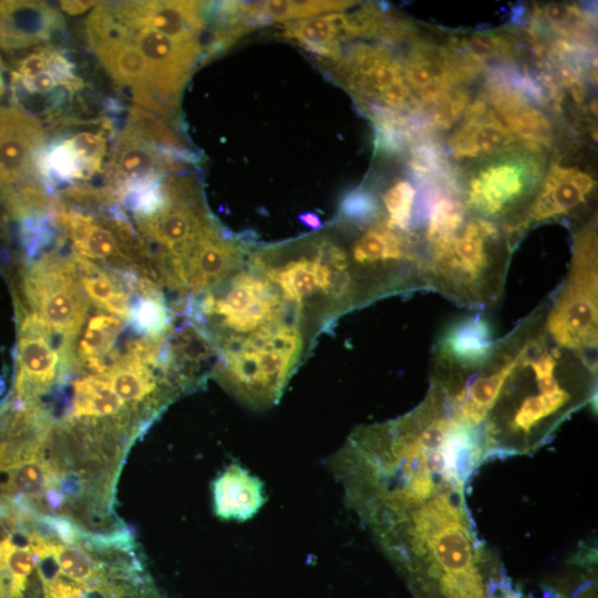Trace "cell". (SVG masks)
I'll return each mask as SVG.
<instances>
[{
  "instance_id": "8992f818",
  "label": "cell",
  "mask_w": 598,
  "mask_h": 598,
  "mask_svg": "<svg viewBox=\"0 0 598 598\" xmlns=\"http://www.w3.org/2000/svg\"><path fill=\"white\" fill-rule=\"evenodd\" d=\"M77 275L73 260L46 255L32 266L25 278V291L31 303L67 340L79 335L88 311Z\"/></svg>"
},
{
  "instance_id": "2e32d148",
  "label": "cell",
  "mask_w": 598,
  "mask_h": 598,
  "mask_svg": "<svg viewBox=\"0 0 598 598\" xmlns=\"http://www.w3.org/2000/svg\"><path fill=\"white\" fill-rule=\"evenodd\" d=\"M212 490L214 511L222 519L247 521L265 502L263 483L238 464L224 470Z\"/></svg>"
},
{
  "instance_id": "277c9868",
  "label": "cell",
  "mask_w": 598,
  "mask_h": 598,
  "mask_svg": "<svg viewBox=\"0 0 598 598\" xmlns=\"http://www.w3.org/2000/svg\"><path fill=\"white\" fill-rule=\"evenodd\" d=\"M534 155H500L462 190L467 210L499 224L515 244L528 231V213L543 180Z\"/></svg>"
},
{
  "instance_id": "44dd1931",
  "label": "cell",
  "mask_w": 598,
  "mask_h": 598,
  "mask_svg": "<svg viewBox=\"0 0 598 598\" xmlns=\"http://www.w3.org/2000/svg\"><path fill=\"white\" fill-rule=\"evenodd\" d=\"M535 17L543 20L551 29L573 40L586 43L588 32V19L576 7L551 4L536 9Z\"/></svg>"
},
{
  "instance_id": "4316f807",
  "label": "cell",
  "mask_w": 598,
  "mask_h": 598,
  "mask_svg": "<svg viewBox=\"0 0 598 598\" xmlns=\"http://www.w3.org/2000/svg\"><path fill=\"white\" fill-rule=\"evenodd\" d=\"M7 65H5V62L2 58V55H0V99H2L4 96H5V93L8 91V85H7Z\"/></svg>"
},
{
  "instance_id": "ba28073f",
  "label": "cell",
  "mask_w": 598,
  "mask_h": 598,
  "mask_svg": "<svg viewBox=\"0 0 598 598\" xmlns=\"http://www.w3.org/2000/svg\"><path fill=\"white\" fill-rule=\"evenodd\" d=\"M495 342L493 327L485 314L456 321L435 344L431 381L443 385L463 382L488 359Z\"/></svg>"
},
{
  "instance_id": "484cf974",
  "label": "cell",
  "mask_w": 598,
  "mask_h": 598,
  "mask_svg": "<svg viewBox=\"0 0 598 598\" xmlns=\"http://www.w3.org/2000/svg\"><path fill=\"white\" fill-rule=\"evenodd\" d=\"M299 219H301L304 224H307L308 227L314 230H318L322 227L321 218L315 214L307 213L301 215Z\"/></svg>"
},
{
  "instance_id": "cb8c5ba5",
  "label": "cell",
  "mask_w": 598,
  "mask_h": 598,
  "mask_svg": "<svg viewBox=\"0 0 598 598\" xmlns=\"http://www.w3.org/2000/svg\"><path fill=\"white\" fill-rule=\"evenodd\" d=\"M61 10L69 15H82L98 5L97 2H60Z\"/></svg>"
},
{
  "instance_id": "8fae6325",
  "label": "cell",
  "mask_w": 598,
  "mask_h": 598,
  "mask_svg": "<svg viewBox=\"0 0 598 598\" xmlns=\"http://www.w3.org/2000/svg\"><path fill=\"white\" fill-rule=\"evenodd\" d=\"M186 166L187 164L166 150L124 128L119 133L110 155L106 171V188L117 200V194L129 186L179 175Z\"/></svg>"
},
{
  "instance_id": "7402d4cb",
  "label": "cell",
  "mask_w": 598,
  "mask_h": 598,
  "mask_svg": "<svg viewBox=\"0 0 598 598\" xmlns=\"http://www.w3.org/2000/svg\"><path fill=\"white\" fill-rule=\"evenodd\" d=\"M107 136L109 135L103 127L95 132L86 130L65 136L73 152L82 162L89 180L95 175L103 172L108 150Z\"/></svg>"
},
{
  "instance_id": "7c38bea8",
  "label": "cell",
  "mask_w": 598,
  "mask_h": 598,
  "mask_svg": "<svg viewBox=\"0 0 598 598\" xmlns=\"http://www.w3.org/2000/svg\"><path fill=\"white\" fill-rule=\"evenodd\" d=\"M122 20L153 28L174 40L201 46L205 28V5L198 2H120L111 3Z\"/></svg>"
},
{
  "instance_id": "4fadbf2b",
  "label": "cell",
  "mask_w": 598,
  "mask_h": 598,
  "mask_svg": "<svg viewBox=\"0 0 598 598\" xmlns=\"http://www.w3.org/2000/svg\"><path fill=\"white\" fill-rule=\"evenodd\" d=\"M514 141L513 134L481 97L469 105L448 146L457 160H475L503 155Z\"/></svg>"
},
{
  "instance_id": "9c48e42d",
  "label": "cell",
  "mask_w": 598,
  "mask_h": 598,
  "mask_svg": "<svg viewBox=\"0 0 598 598\" xmlns=\"http://www.w3.org/2000/svg\"><path fill=\"white\" fill-rule=\"evenodd\" d=\"M46 142L38 119L14 105L0 106V195L39 180L37 162Z\"/></svg>"
},
{
  "instance_id": "30bf717a",
  "label": "cell",
  "mask_w": 598,
  "mask_h": 598,
  "mask_svg": "<svg viewBox=\"0 0 598 598\" xmlns=\"http://www.w3.org/2000/svg\"><path fill=\"white\" fill-rule=\"evenodd\" d=\"M595 187L591 176L573 167L552 164L529 210L527 229L563 218L576 219L578 226L587 222Z\"/></svg>"
},
{
  "instance_id": "d6986e66",
  "label": "cell",
  "mask_w": 598,
  "mask_h": 598,
  "mask_svg": "<svg viewBox=\"0 0 598 598\" xmlns=\"http://www.w3.org/2000/svg\"><path fill=\"white\" fill-rule=\"evenodd\" d=\"M131 325L152 338L165 337L171 330V318L162 290L144 292L131 308Z\"/></svg>"
},
{
  "instance_id": "e0dca14e",
  "label": "cell",
  "mask_w": 598,
  "mask_h": 598,
  "mask_svg": "<svg viewBox=\"0 0 598 598\" xmlns=\"http://www.w3.org/2000/svg\"><path fill=\"white\" fill-rule=\"evenodd\" d=\"M284 36L333 63L340 59L339 43L354 38L344 13L287 23Z\"/></svg>"
},
{
  "instance_id": "52a82bcc",
  "label": "cell",
  "mask_w": 598,
  "mask_h": 598,
  "mask_svg": "<svg viewBox=\"0 0 598 598\" xmlns=\"http://www.w3.org/2000/svg\"><path fill=\"white\" fill-rule=\"evenodd\" d=\"M338 77L360 103H380L394 111L419 112L422 107L409 89L400 62L386 49L359 46L336 63Z\"/></svg>"
},
{
  "instance_id": "5b68a950",
  "label": "cell",
  "mask_w": 598,
  "mask_h": 598,
  "mask_svg": "<svg viewBox=\"0 0 598 598\" xmlns=\"http://www.w3.org/2000/svg\"><path fill=\"white\" fill-rule=\"evenodd\" d=\"M9 74L14 106L32 116L59 111L85 87L67 53L48 45L15 59Z\"/></svg>"
},
{
  "instance_id": "ac0fdd59",
  "label": "cell",
  "mask_w": 598,
  "mask_h": 598,
  "mask_svg": "<svg viewBox=\"0 0 598 598\" xmlns=\"http://www.w3.org/2000/svg\"><path fill=\"white\" fill-rule=\"evenodd\" d=\"M73 391L72 418H113L119 426L129 422L125 404L106 380L97 376L79 380Z\"/></svg>"
},
{
  "instance_id": "603a6c76",
  "label": "cell",
  "mask_w": 598,
  "mask_h": 598,
  "mask_svg": "<svg viewBox=\"0 0 598 598\" xmlns=\"http://www.w3.org/2000/svg\"><path fill=\"white\" fill-rule=\"evenodd\" d=\"M470 105L469 93L461 87L447 89L432 107V122L439 130L451 129Z\"/></svg>"
},
{
  "instance_id": "9a60e30c",
  "label": "cell",
  "mask_w": 598,
  "mask_h": 598,
  "mask_svg": "<svg viewBox=\"0 0 598 598\" xmlns=\"http://www.w3.org/2000/svg\"><path fill=\"white\" fill-rule=\"evenodd\" d=\"M50 338L51 334L20 335L16 393L27 404H34L57 378L59 354Z\"/></svg>"
},
{
  "instance_id": "d4e9b609",
  "label": "cell",
  "mask_w": 598,
  "mask_h": 598,
  "mask_svg": "<svg viewBox=\"0 0 598 598\" xmlns=\"http://www.w3.org/2000/svg\"><path fill=\"white\" fill-rule=\"evenodd\" d=\"M499 589L503 594V597H499L495 595L492 585L488 586V597L487 598H523V596L515 591L511 584L506 581V578H503L502 581L498 582Z\"/></svg>"
},
{
  "instance_id": "7a4b0ae2",
  "label": "cell",
  "mask_w": 598,
  "mask_h": 598,
  "mask_svg": "<svg viewBox=\"0 0 598 598\" xmlns=\"http://www.w3.org/2000/svg\"><path fill=\"white\" fill-rule=\"evenodd\" d=\"M515 248L499 224L470 213L459 231L427 250L428 290L478 313L494 309Z\"/></svg>"
},
{
  "instance_id": "3957f363",
  "label": "cell",
  "mask_w": 598,
  "mask_h": 598,
  "mask_svg": "<svg viewBox=\"0 0 598 598\" xmlns=\"http://www.w3.org/2000/svg\"><path fill=\"white\" fill-rule=\"evenodd\" d=\"M597 230L591 217L573 236L566 278L549 297L546 332L558 346L596 360L598 343Z\"/></svg>"
},
{
  "instance_id": "5bb4252c",
  "label": "cell",
  "mask_w": 598,
  "mask_h": 598,
  "mask_svg": "<svg viewBox=\"0 0 598 598\" xmlns=\"http://www.w3.org/2000/svg\"><path fill=\"white\" fill-rule=\"evenodd\" d=\"M63 25L60 13L46 2H0V49L17 51L39 46Z\"/></svg>"
},
{
  "instance_id": "6da1fadb",
  "label": "cell",
  "mask_w": 598,
  "mask_h": 598,
  "mask_svg": "<svg viewBox=\"0 0 598 598\" xmlns=\"http://www.w3.org/2000/svg\"><path fill=\"white\" fill-rule=\"evenodd\" d=\"M596 391L597 361L558 346L545 331L515 363L483 423L488 459L538 452Z\"/></svg>"
},
{
  "instance_id": "83f0119b",
  "label": "cell",
  "mask_w": 598,
  "mask_h": 598,
  "mask_svg": "<svg viewBox=\"0 0 598 598\" xmlns=\"http://www.w3.org/2000/svg\"><path fill=\"white\" fill-rule=\"evenodd\" d=\"M11 512V505L0 502V522H2Z\"/></svg>"
},
{
  "instance_id": "ffe728a7",
  "label": "cell",
  "mask_w": 598,
  "mask_h": 598,
  "mask_svg": "<svg viewBox=\"0 0 598 598\" xmlns=\"http://www.w3.org/2000/svg\"><path fill=\"white\" fill-rule=\"evenodd\" d=\"M122 331L119 319L107 315L93 318L81 342L79 354L81 359L106 358Z\"/></svg>"
}]
</instances>
